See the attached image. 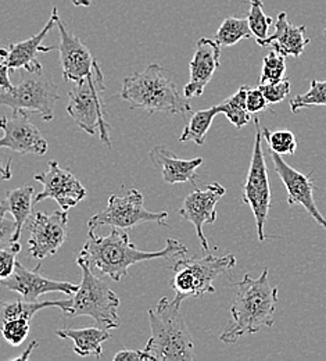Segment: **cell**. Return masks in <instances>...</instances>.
Returning a JSON list of instances; mask_svg holds the SVG:
<instances>
[{"instance_id": "obj_1", "label": "cell", "mask_w": 326, "mask_h": 361, "mask_svg": "<svg viewBox=\"0 0 326 361\" xmlns=\"http://www.w3.org/2000/svg\"><path fill=\"white\" fill-rule=\"evenodd\" d=\"M187 255V247L180 240L168 238L165 247L157 252H146L137 247L130 235L120 228H113L106 236L96 235L89 229L87 243L84 245L78 259L87 263L92 270L99 271L101 276L120 282L128 275V271L142 262L154 259H173L184 257Z\"/></svg>"}, {"instance_id": "obj_2", "label": "cell", "mask_w": 326, "mask_h": 361, "mask_svg": "<svg viewBox=\"0 0 326 361\" xmlns=\"http://www.w3.org/2000/svg\"><path fill=\"white\" fill-rule=\"evenodd\" d=\"M237 293L231 306V318L220 335V341L233 345L246 334H256L263 328H272L278 305V288L272 286L268 270L258 278L249 274L236 283Z\"/></svg>"}, {"instance_id": "obj_3", "label": "cell", "mask_w": 326, "mask_h": 361, "mask_svg": "<svg viewBox=\"0 0 326 361\" xmlns=\"http://www.w3.org/2000/svg\"><path fill=\"white\" fill-rule=\"evenodd\" d=\"M121 97L131 109H142L149 114H187L190 102L181 93L173 75L158 64H150L142 73H134L123 82Z\"/></svg>"}, {"instance_id": "obj_4", "label": "cell", "mask_w": 326, "mask_h": 361, "mask_svg": "<svg viewBox=\"0 0 326 361\" xmlns=\"http://www.w3.org/2000/svg\"><path fill=\"white\" fill-rule=\"evenodd\" d=\"M181 305L164 296L154 309L149 310L151 335L144 352L153 357V361L194 359V342L181 314Z\"/></svg>"}, {"instance_id": "obj_5", "label": "cell", "mask_w": 326, "mask_h": 361, "mask_svg": "<svg viewBox=\"0 0 326 361\" xmlns=\"http://www.w3.org/2000/svg\"><path fill=\"white\" fill-rule=\"evenodd\" d=\"M77 264L82 271V281L71 298L65 317H92L94 322L104 329L120 328L118 307L121 300L117 293L101 278L96 276L87 263L77 259Z\"/></svg>"}, {"instance_id": "obj_6", "label": "cell", "mask_w": 326, "mask_h": 361, "mask_svg": "<svg viewBox=\"0 0 326 361\" xmlns=\"http://www.w3.org/2000/svg\"><path fill=\"white\" fill-rule=\"evenodd\" d=\"M236 266L233 255L217 257L207 253L204 257L181 259L171 267L174 276L171 279V288L175 292L174 300L182 303L189 298H201L207 293H215V279L232 270Z\"/></svg>"}, {"instance_id": "obj_7", "label": "cell", "mask_w": 326, "mask_h": 361, "mask_svg": "<svg viewBox=\"0 0 326 361\" xmlns=\"http://www.w3.org/2000/svg\"><path fill=\"white\" fill-rule=\"evenodd\" d=\"M104 92V74L99 68L89 78L75 84V88L70 92L67 113L87 134L100 136V140L107 147H111V126L107 121L106 103L103 100Z\"/></svg>"}, {"instance_id": "obj_8", "label": "cell", "mask_w": 326, "mask_h": 361, "mask_svg": "<svg viewBox=\"0 0 326 361\" xmlns=\"http://www.w3.org/2000/svg\"><path fill=\"white\" fill-rule=\"evenodd\" d=\"M23 71L15 85L0 92V106L13 111L38 113L44 121H51L54 106L60 100L57 85L45 70L39 73Z\"/></svg>"}, {"instance_id": "obj_9", "label": "cell", "mask_w": 326, "mask_h": 361, "mask_svg": "<svg viewBox=\"0 0 326 361\" xmlns=\"http://www.w3.org/2000/svg\"><path fill=\"white\" fill-rule=\"evenodd\" d=\"M256 137L253 146V156L247 178L243 185V203L247 204L256 219L257 236L260 242L265 240V223L271 209V186L268 178V167L263 152V128L260 120L254 118Z\"/></svg>"}, {"instance_id": "obj_10", "label": "cell", "mask_w": 326, "mask_h": 361, "mask_svg": "<svg viewBox=\"0 0 326 361\" xmlns=\"http://www.w3.org/2000/svg\"><path fill=\"white\" fill-rule=\"evenodd\" d=\"M167 219V212H149L144 207L142 192L138 189H131L124 196L111 195L108 197L107 207L94 214L88 221V226L94 231L103 226L120 229L134 228L144 223H157L158 226H165Z\"/></svg>"}, {"instance_id": "obj_11", "label": "cell", "mask_w": 326, "mask_h": 361, "mask_svg": "<svg viewBox=\"0 0 326 361\" xmlns=\"http://www.w3.org/2000/svg\"><path fill=\"white\" fill-rule=\"evenodd\" d=\"M67 223L68 212L65 210L31 214L25 224L30 231V255L38 260L54 256L65 242Z\"/></svg>"}, {"instance_id": "obj_12", "label": "cell", "mask_w": 326, "mask_h": 361, "mask_svg": "<svg viewBox=\"0 0 326 361\" xmlns=\"http://www.w3.org/2000/svg\"><path fill=\"white\" fill-rule=\"evenodd\" d=\"M35 180L42 183L44 190L35 195L34 203L38 204L46 199H53L61 207L68 212L75 207L88 195L85 186L81 183L70 170H64L57 161L50 160L45 173L37 174Z\"/></svg>"}, {"instance_id": "obj_13", "label": "cell", "mask_w": 326, "mask_h": 361, "mask_svg": "<svg viewBox=\"0 0 326 361\" xmlns=\"http://www.w3.org/2000/svg\"><path fill=\"white\" fill-rule=\"evenodd\" d=\"M56 25L60 32V44L57 49L60 53L63 78L64 81L74 84L82 82L94 75L100 68V64L92 56L91 50L84 45V42L65 28L58 14L56 17Z\"/></svg>"}, {"instance_id": "obj_14", "label": "cell", "mask_w": 326, "mask_h": 361, "mask_svg": "<svg viewBox=\"0 0 326 361\" xmlns=\"http://www.w3.org/2000/svg\"><path fill=\"white\" fill-rule=\"evenodd\" d=\"M225 193H227V189L218 182L208 183L204 189H199L194 186V190L187 195L181 209L178 210V214L185 221L192 223L194 226L200 245L206 253L210 252V246L204 235L203 226L204 224L215 223L217 220L215 206L225 196Z\"/></svg>"}, {"instance_id": "obj_15", "label": "cell", "mask_w": 326, "mask_h": 361, "mask_svg": "<svg viewBox=\"0 0 326 361\" xmlns=\"http://www.w3.org/2000/svg\"><path fill=\"white\" fill-rule=\"evenodd\" d=\"M270 157L274 163L275 173L278 174V177L287 190V204L289 206L301 204L306 209V212L310 214V217H313L326 231V217H324L322 213L318 210V206L314 197V189L317 186L313 180V173L303 174L297 171L296 169L290 167L282 159L280 154L272 150H270Z\"/></svg>"}, {"instance_id": "obj_16", "label": "cell", "mask_w": 326, "mask_h": 361, "mask_svg": "<svg viewBox=\"0 0 326 361\" xmlns=\"http://www.w3.org/2000/svg\"><path fill=\"white\" fill-rule=\"evenodd\" d=\"M0 147H7L21 154L44 156L47 152V140L31 121L27 111H14L13 117H0Z\"/></svg>"}, {"instance_id": "obj_17", "label": "cell", "mask_w": 326, "mask_h": 361, "mask_svg": "<svg viewBox=\"0 0 326 361\" xmlns=\"http://www.w3.org/2000/svg\"><path fill=\"white\" fill-rule=\"evenodd\" d=\"M41 264L37 269L28 270L20 262L15 263L13 274L1 282L4 288L13 290L27 302H38L45 293L60 292L64 295H74L80 285L67 281H54L44 276L41 272Z\"/></svg>"}, {"instance_id": "obj_18", "label": "cell", "mask_w": 326, "mask_h": 361, "mask_svg": "<svg viewBox=\"0 0 326 361\" xmlns=\"http://www.w3.org/2000/svg\"><path fill=\"white\" fill-rule=\"evenodd\" d=\"M58 14V8L53 7L51 16L46 23V25L42 28L41 32L31 37L30 39H25L18 44H10L6 47H0V59L1 63L6 64L11 71L25 70L30 73H39L44 71V66L37 59L38 53H49L56 46H44L42 42L46 38L50 30L56 25V17Z\"/></svg>"}, {"instance_id": "obj_19", "label": "cell", "mask_w": 326, "mask_h": 361, "mask_svg": "<svg viewBox=\"0 0 326 361\" xmlns=\"http://www.w3.org/2000/svg\"><path fill=\"white\" fill-rule=\"evenodd\" d=\"M221 46L215 39L200 38L196 44L194 54L189 63L190 80L184 88L187 99L199 97L213 80L220 67Z\"/></svg>"}, {"instance_id": "obj_20", "label": "cell", "mask_w": 326, "mask_h": 361, "mask_svg": "<svg viewBox=\"0 0 326 361\" xmlns=\"http://www.w3.org/2000/svg\"><path fill=\"white\" fill-rule=\"evenodd\" d=\"M149 159L153 167L161 174L164 182L170 185L189 182L193 186H196L199 178L196 171L204 161L201 157L190 160L180 159L164 145L154 146L149 153Z\"/></svg>"}, {"instance_id": "obj_21", "label": "cell", "mask_w": 326, "mask_h": 361, "mask_svg": "<svg viewBox=\"0 0 326 361\" xmlns=\"http://www.w3.org/2000/svg\"><path fill=\"white\" fill-rule=\"evenodd\" d=\"M306 34V25H291L287 21V14L282 11L275 23V32L265 39H256V42L263 47H271L283 57H300L311 42Z\"/></svg>"}, {"instance_id": "obj_22", "label": "cell", "mask_w": 326, "mask_h": 361, "mask_svg": "<svg viewBox=\"0 0 326 361\" xmlns=\"http://www.w3.org/2000/svg\"><path fill=\"white\" fill-rule=\"evenodd\" d=\"M56 335L63 339L74 342V352L81 356H94L100 359L103 356V343L107 342L111 335L101 326L89 328H63L56 331Z\"/></svg>"}, {"instance_id": "obj_23", "label": "cell", "mask_w": 326, "mask_h": 361, "mask_svg": "<svg viewBox=\"0 0 326 361\" xmlns=\"http://www.w3.org/2000/svg\"><path fill=\"white\" fill-rule=\"evenodd\" d=\"M34 196H35V188L31 185L20 186L11 190L6 192V197L3 202H0V207L11 214V217L15 221V232L13 236V242H20L23 235V228L27 224L28 219L32 214L34 207Z\"/></svg>"}, {"instance_id": "obj_24", "label": "cell", "mask_w": 326, "mask_h": 361, "mask_svg": "<svg viewBox=\"0 0 326 361\" xmlns=\"http://www.w3.org/2000/svg\"><path fill=\"white\" fill-rule=\"evenodd\" d=\"M71 305V299L61 300H46V302H27V300H13V302H0V329L1 326L15 318L31 319L38 312L47 307H57L61 310L63 316H67Z\"/></svg>"}, {"instance_id": "obj_25", "label": "cell", "mask_w": 326, "mask_h": 361, "mask_svg": "<svg viewBox=\"0 0 326 361\" xmlns=\"http://www.w3.org/2000/svg\"><path fill=\"white\" fill-rule=\"evenodd\" d=\"M218 114H220V111H218L217 106L193 113L182 135H181L180 142H182V143L193 142L197 146H203L206 143V137L211 128V124Z\"/></svg>"}, {"instance_id": "obj_26", "label": "cell", "mask_w": 326, "mask_h": 361, "mask_svg": "<svg viewBox=\"0 0 326 361\" xmlns=\"http://www.w3.org/2000/svg\"><path fill=\"white\" fill-rule=\"evenodd\" d=\"M247 90L249 87L243 85L237 90L236 93H233L231 97L217 104L220 114H225L230 123L237 130H242L243 127H246L253 117V114L247 110V106H246Z\"/></svg>"}, {"instance_id": "obj_27", "label": "cell", "mask_w": 326, "mask_h": 361, "mask_svg": "<svg viewBox=\"0 0 326 361\" xmlns=\"http://www.w3.org/2000/svg\"><path fill=\"white\" fill-rule=\"evenodd\" d=\"M251 37L253 34L250 31L247 18L244 20L237 17H227L224 23L220 25L214 39L220 46H233L242 39H247Z\"/></svg>"}, {"instance_id": "obj_28", "label": "cell", "mask_w": 326, "mask_h": 361, "mask_svg": "<svg viewBox=\"0 0 326 361\" xmlns=\"http://www.w3.org/2000/svg\"><path fill=\"white\" fill-rule=\"evenodd\" d=\"M290 111L297 114L303 109H311L315 106H326V80H313L310 90L304 94H297L289 100Z\"/></svg>"}, {"instance_id": "obj_29", "label": "cell", "mask_w": 326, "mask_h": 361, "mask_svg": "<svg viewBox=\"0 0 326 361\" xmlns=\"http://www.w3.org/2000/svg\"><path fill=\"white\" fill-rule=\"evenodd\" d=\"M247 23L256 39H265L268 37V30L272 25L274 20L264 13L263 0H250Z\"/></svg>"}, {"instance_id": "obj_30", "label": "cell", "mask_w": 326, "mask_h": 361, "mask_svg": "<svg viewBox=\"0 0 326 361\" xmlns=\"http://www.w3.org/2000/svg\"><path fill=\"white\" fill-rule=\"evenodd\" d=\"M263 135L270 146V150L278 153L280 156H291L297 149L296 135L291 131L280 130L271 133L268 128H263Z\"/></svg>"}, {"instance_id": "obj_31", "label": "cell", "mask_w": 326, "mask_h": 361, "mask_svg": "<svg viewBox=\"0 0 326 361\" xmlns=\"http://www.w3.org/2000/svg\"><path fill=\"white\" fill-rule=\"evenodd\" d=\"M286 73L284 57L271 50L263 60V71L258 84H277L283 80Z\"/></svg>"}, {"instance_id": "obj_32", "label": "cell", "mask_w": 326, "mask_h": 361, "mask_svg": "<svg viewBox=\"0 0 326 361\" xmlns=\"http://www.w3.org/2000/svg\"><path fill=\"white\" fill-rule=\"evenodd\" d=\"M30 319L27 318H15L8 322H6L1 329L0 335L1 338L10 345V346H20L30 334Z\"/></svg>"}, {"instance_id": "obj_33", "label": "cell", "mask_w": 326, "mask_h": 361, "mask_svg": "<svg viewBox=\"0 0 326 361\" xmlns=\"http://www.w3.org/2000/svg\"><path fill=\"white\" fill-rule=\"evenodd\" d=\"M20 242H15L8 247H0V283L13 274L17 263L15 257L20 253Z\"/></svg>"}, {"instance_id": "obj_34", "label": "cell", "mask_w": 326, "mask_h": 361, "mask_svg": "<svg viewBox=\"0 0 326 361\" xmlns=\"http://www.w3.org/2000/svg\"><path fill=\"white\" fill-rule=\"evenodd\" d=\"M258 88L263 90L270 104H278L290 94V81L283 78L277 84H258Z\"/></svg>"}, {"instance_id": "obj_35", "label": "cell", "mask_w": 326, "mask_h": 361, "mask_svg": "<svg viewBox=\"0 0 326 361\" xmlns=\"http://www.w3.org/2000/svg\"><path fill=\"white\" fill-rule=\"evenodd\" d=\"M246 106L247 110L251 114H257L261 111H265L271 104L268 103L267 97L264 96L263 90L257 88H249L247 90V94H246Z\"/></svg>"}, {"instance_id": "obj_36", "label": "cell", "mask_w": 326, "mask_h": 361, "mask_svg": "<svg viewBox=\"0 0 326 361\" xmlns=\"http://www.w3.org/2000/svg\"><path fill=\"white\" fill-rule=\"evenodd\" d=\"M7 214L0 207V247H8L13 243V236L15 232V221L14 219H7Z\"/></svg>"}, {"instance_id": "obj_37", "label": "cell", "mask_w": 326, "mask_h": 361, "mask_svg": "<svg viewBox=\"0 0 326 361\" xmlns=\"http://www.w3.org/2000/svg\"><path fill=\"white\" fill-rule=\"evenodd\" d=\"M114 361H153V357L146 353L144 350H128V349H123L120 350L114 357Z\"/></svg>"}, {"instance_id": "obj_38", "label": "cell", "mask_w": 326, "mask_h": 361, "mask_svg": "<svg viewBox=\"0 0 326 361\" xmlns=\"http://www.w3.org/2000/svg\"><path fill=\"white\" fill-rule=\"evenodd\" d=\"M10 73L11 70L6 64L0 63V88L1 90H10L13 87L10 80Z\"/></svg>"}, {"instance_id": "obj_39", "label": "cell", "mask_w": 326, "mask_h": 361, "mask_svg": "<svg viewBox=\"0 0 326 361\" xmlns=\"http://www.w3.org/2000/svg\"><path fill=\"white\" fill-rule=\"evenodd\" d=\"M10 161H11L10 157L7 159V161H3V160L0 159V178H1V180H11V177H13Z\"/></svg>"}, {"instance_id": "obj_40", "label": "cell", "mask_w": 326, "mask_h": 361, "mask_svg": "<svg viewBox=\"0 0 326 361\" xmlns=\"http://www.w3.org/2000/svg\"><path fill=\"white\" fill-rule=\"evenodd\" d=\"M39 345V342L38 341H34V342H31L30 343V346L25 349V352L23 353V355H20V356H17V357H14V359H11L13 361H24L28 360L30 359V356H31V352H32V349H35L37 346Z\"/></svg>"}, {"instance_id": "obj_41", "label": "cell", "mask_w": 326, "mask_h": 361, "mask_svg": "<svg viewBox=\"0 0 326 361\" xmlns=\"http://www.w3.org/2000/svg\"><path fill=\"white\" fill-rule=\"evenodd\" d=\"M71 3L77 7H89L92 4L91 0H71Z\"/></svg>"}, {"instance_id": "obj_42", "label": "cell", "mask_w": 326, "mask_h": 361, "mask_svg": "<svg viewBox=\"0 0 326 361\" xmlns=\"http://www.w3.org/2000/svg\"><path fill=\"white\" fill-rule=\"evenodd\" d=\"M324 35H325V37H326V28H325V31H324Z\"/></svg>"}]
</instances>
